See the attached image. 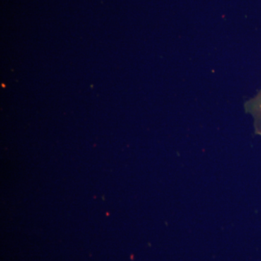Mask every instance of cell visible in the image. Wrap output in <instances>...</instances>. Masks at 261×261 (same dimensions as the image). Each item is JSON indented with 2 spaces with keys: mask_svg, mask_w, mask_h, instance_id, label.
<instances>
[{
  "mask_svg": "<svg viewBox=\"0 0 261 261\" xmlns=\"http://www.w3.org/2000/svg\"><path fill=\"white\" fill-rule=\"evenodd\" d=\"M249 111L255 117L257 123V128L261 132V91L256 97L252 99L247 104Z\"/></svg>",
  "mask_w": 261,
  "mask_h": 261,
  "instance_id": "cell-1",
  "label": "cell"
}]
</instances>
